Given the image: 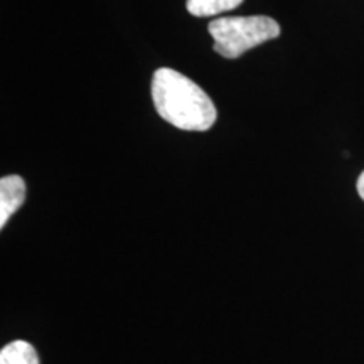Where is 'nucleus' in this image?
<instances>
[{"instance_id":"f257e3e1","label":"nucleus","mask_w":364,"mask_h":364,"mask_svg":"<svg viewBox=\"0 0 364 364\" xmlns=\"http://www.w3.org/2000/svg\"><path fill=\"white\" fill-rule=\"evenodd\" d=\"M152 100L159 115L181 130L206 132L216 122V107L206 91L171 68L154 73Z\"/></svg>"},{"instance_id":"f03ea898","label":"nucleus","mask_w":364,"mask_h":364,"mask_svg":"<svg viewBox=\"0 0 364 364\" xmlns=\"http://www.w3.org/2000/svg\"><path fill=\"white\" fill-rule=\"evenodd\" d=\"M213 49L223 58L236 59L250 49L280 36L279 22L267 16L221 17L208 26Z\"/></svg>"},{"instance_id":"7ed1b4c3","label":"nucleus","mask_w":364,"mask_h":364,"mask_svg":"<svg viewBox=\"0 0 364 364\" xmlns=\"http://www.w3.org/2000/svg\"><path fill=\"white\" fill-rule=\"evenodd\" d=\"M26 199V182L21 176H4L0 179V228L7 225L11 216Z\"/></svg>"},{"instance_id":"20e7f679","label":"nucleus","mask_w":364,"mask_h":364,"mask_svg":"<svg viewBox=\"0 0 364 364\" xmlns=\"http://www.w3.org/2000/svg\"><path fill=\"white\" fill-rule=\"evenodd\" d=\"M0 364H39L34 346L27 341H14L0 351Z\"/></svg>"},{"instance_id":"39448f33","label":"nucleus","mask_w":364,"mask_h":364,"mask_svg":"<svg viewBox=\"0 0 364 364\" xmlns=\"http://www.w3.org/2000/svg\"><path fill=\"white\" fill-rule=\"evenodd\" d=\"M243 0H188L186 9L191 16L209 17L218 16L221 12L233 11Z\"/></svg>"},{"instance_id":"423d86ee","label":"nucleus","mask_w":364,"mask_h":364,"mask_svg":"<svg viewBox=\"0 0 364 364\" xmlns=\"http://www.w3.org/2000/svg\"><path fill=\"white\" fill-rule=\"evenodd\" d=\"M356 186H358V193H359V196H361L363 201H364V172H363L361 176H359Z\"/></svg>"}]
</instances>
